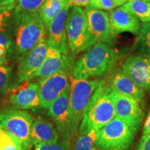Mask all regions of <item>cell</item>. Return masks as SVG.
I'll use <instances>...</instances> for the list:
<instances>
[{"instance_id": "e575fe53", "label": "cell", "mask_w": 150, "mask_h": 150, "mask_svg": "<svg viewBox=\"0 0 150 150\" xmlns=\"http://www.w3.org/2000/svg\"><path fill=\"white\" fill-rule=\"evenodd\" d=\"M14 1L15 0H0V6L13 4Z\"/></svg>"}, {"instance_id": "d6986e66", "label": "cell", "mask_w": 150, "mask_h": 150, "mask_svg": "<svg viewBox=\"0 0 150 150\" xmlns=\"http://www.w3.org/2000/svg\"><path fill=\"white\" fill-rule=\"evenodd\" d=\"M110 85L112 89L125 96L136 99L140 104H143L144 91L137 86L122 71L115 70L111 76Z\"/></svg>"}, {"instance_id": "7c38bea8", "label": "cell", "mask_w": 150, "mask_h": 150, "mask_svg": "<svg viewBox=\"0 0 150 150\" xmlns=\"http://www.w3.org/2000/svg\"><path fill=\"white\" fill-rule=\"evenodd\" d=\"M70 83V79L65 72H59L47 77L40 79L38 82V96L40 106L48 108Z\"/></svg>"}, {"instance_id": "6da1fadb", "label": "cell", "mask_w": 150, "mask_h": 150, "mask_svg": "<svg viewBox=\"0 0 150 150\" xmlns=\"http://www.w3.org/2000/svg\"><path fill=\"white\" fill-rule=\"evenodd\" d=\"M113 92L110 83L102 80L84 111L79 134L99 130L116 117Z\"/></svg>"}, {"instance_id": "5b68a950", "label": "cell", "mask_w": 150, "mask_h": 150, "mask_svg": "<svg viewBox=\"0 0 150 150\" xmlns=\"http://www.w3.org/2000/svg\"><path fill=\"white\" fill-rule=\"evenodd\" d=\"M134 142V134L120 119L115 117L98 130L95 146L100 150H128Z\"/></svg>"}, {"instance_id": "836d02e7", "label": "cell", "mask_w": 150, "mask_h": 150, "mask_svg": "<svg viewBox=\"0 0 150 150\" xmlns=\"http://www.w3.org/2000/svg\"><path fill=\"white\" fill-rule=\"evenodd\" d=\"M150 134V110L148 114V116L146 119L145 125H144L143 131H142V136Z\"/></svg>"}, {"instance_id": "9a60e30c", "label": "cell", "mask_w": 150, "mask_h": 150, "mask_svg": "<svg viewBox=\"0 0 150 150\" xmlns=\"http://www.w3.org/2000/svg\"><path fill=\"white\" fill-rule=\"evenodd\" d=\"M74 63L68 54H63L49 45L47 52L42 64L35 73L33 78L43 79L59 72H69Z\"/></svg>"}, {"instance_id": "e0dca14e", "label": "cell", "mask_w": 150, "mask_h": 150, "mask_svg": "<svg viewBox=\"0 0 150 150\" xmlns=\"http://www.w3.org/2000/svg\"><path fill=\"white\" fill-rule=\"evenodd\" d=\"M70 8V6L65 7L52 20L47 28L49 31L48 44L63 54H68L66 35V20Z\"/></svg>"}, {"instance_id": "2e32d148", "label": "cell", "mask_w": 150, "mask_h": 150, "mask_svg": "<svg viewBox=\"0 0 150 150\" xmlns=\"http://www.w3.org/2000/svg\"><path fill=\"white\" fill-rule=\"evenodd\" d=\"M108 14L113 35L124 32L136 33L141 28L142 25L138 18L122 6L110 11Z\"/></svg>"}, {"instance_id": "484cf974", "label": "cell", "mask_w": 150, "mask_h": 150, "mask_svg": "<svg viewBox=\"0 0 150 150\" xmlns=\"http://www.w3.org/2000/svg\"><path fill=\"white\" fill-rule=\"evenodd\" d=\"M13 8L14 4L10 5L0 6V33L5 32L6 30L8 21Z\"/></svg>"}, {"instance_id": "ba28073f", "label": "cell", "mask_w": 150, "mask_h": 150, "mask_svg": "<svg viewBox=\"0 0 150 150\" xmlns=\"http://www.w3.org/2000/svg\"><path fill=\"white\" fill-rule=\"evenodd\" d=\"M70 83L65 91L50 104L48 115L54 121L61 139L70 141L72 139V119L70 113Z\"/></svg>"}, {"instance_id": "d6a6232c", "label": "cell", "mask_w": 150, "mask_h": 150, "mask_svg": "<svg viewBox=\"0 0 150 150\" xmlns=\"http://www.w3.org/2000/svg\"><path fill=\"white\" fill-rule=\"evenodd\" d=\"M8 50V49L5 46L0 45V65H2L6 60Z\"/></svg>"}, {"instance_id": "4fadbf2b", "label": "cell", "mask_w": 150, "mask_h": 150, "mask_svg": "<svg viewBox=\"0 0 150 150\" xmlns=\"http://www.w3.org/2000/svg\"><path fill=\"white\" fill-rule=\"evenodd\" d=\"M48 47V40L45 36L22 59L18 69V76L20 82L33 79L35 73L45 59Z\"/></svg>"}, {"instance_id": "4dcf8cb0", "label": "cell", "mask_w": 150, "mask_h": 150, "mask_svg": "<svg viewBox=\"0 0 150 150\" xmlns=\"http://www.w3.org/2000/svg\"><path fill=\"white\" fill-rule=\"evenodd\" d=\"M70 6H88L91 0H67Z\"/></svg>"}, {"instance_id": "8992f818", "label": "cell", "mask_w": 150, "mask_h": 150, "mask_svg": "<svg viewBox=\"0 0 150 150\" xmlns=\"http://www.w3.org/2000/svg\"><path fill=\"white\" fill-rule=\"evenodd\" d=\"M20 24L17 31L16 46L22 55L31 50L46 36V27L38 12L20 14Z\"/></svg>"}, {"instance_id": "cb8c5ba5", "label": "cell", "mask_w": 150, "mask_h": 150, "mask_svg": "<svg viewBox=\"0 0 150 150\" xmlns=\"http://www.w3.org/2000/svg\"><path fill=\"white\" fill-rule=\"evenodd\" d=\"M46 0H18L17 12L21 13H32L38 12Z\"/></svg>"}, {"instance_id": "f546056e", "label": "cell", "mask_w": 150, "mask_h": 150, "mask_svg": "<svg viewBox=\"0 0 150 150\" xmlns=\"http://www.w3.org/2000/svg\"><path fill=\"white\" fill-rule=\"evenodd\" d=\"M136 150H150V134L142 136Z\"/></svg>"}, {"instance_id": "5bb4252c", "label": "cell", "mask_w": 150, "mask_h": 150, "mask_svg": "<svg viewBox=\"0 0 150 150\" xmlns=\"http://www.w3.org/2000/svg\"><path fill=\"white\" fill-rule=\"evenodd\" d=\"M8 100L13 107L21 110L35 109L40 106L38 85L30 80L12 88L8 93Z\"/></svg>"}, {"instance_id": "9c48e42d", "label": "cell", "mask_w": 150, "mask_h": 150, "mask_svg": "<svg viewBox=\"0 0 150 150\" xmlns=\"http://www.w3.org/2000/svg\"><path fill=\"white\" fill-rule=\"evenodd\" d=\"M85 11L88 26V48L99 42H110L114 35L110 27L108 13L89 6L86 7Z\"/></svg>"}, {"instance_id": "d4e9b609", "label": "cell", "mask_w": 150, "mask_h": 150, "mask_svg": "<svg viewBox=\"0 0 150 150\" xmlns=\"http://www.w3.org/2000/svg\"><path fill=\"white\" fill-rule=\"evenodd\" d=\"M129 0H91L89 6L101 11H112L120 7Z\"/></svg>"}, {"instance_id": "44dd1931", "label": "cell", "mask_w": 150, "mask_h": 150, "mask_svg": "<svg viewBox=\"0 0 150 150\" xmlns=\"http://www.w3.org/2000/svg\"><path fill=\"white\" fill-rule=\"evenodd\" d=\"M133 48L140 55L150 57V22L144 23L141 26Z\"/></svg>"}, {"instance_id": "1f68e13d", "label": "cell", "mask_w": 150, "mask_h": 150, "mask_svg": "<svg viewBox=\"0 0 150 150\" xmlns=\"http://www.w3.org/2000/svg\"><path fill=\"white\" fill-rule=\"evenodd\" d=\"M0 45L5 46L8 49L10 48L12 45V42L8 35L4 34L2 33H0Z\"/></svg>"}, {"instance_id": "d590c367", "label": "cell", "mask_w": 150, "mask_h": 150, "mask_svg": "<svg viewBox=\"0 0 150 150\" xmlns=\"http://www.w3.org/2000/svg\"><path fill=\"white\" fill-rule=\"evenodd\" d=\"M142 1H147V2H150V0H142Z\"/></svg>"}, {"instance_id": "f1b7e54d", "label": "cell", "mask_w": 150, "mask_h": 150, "mask_svg": "<svg viewBox=\"0 0 150 150\" xmlns=\"http://www.w3.org/2000/svg\"><path fill=\"white\" fill-rule=\"evenodd\" d=\"M14 141H18V140L15 139L13 137L9 135L2 128L0 127V150L4 149Z\"/></svg>"}, {"instance_id": "4316f807", "label": "cell", "mask_w": 150, "mask_h": 150, "mask_svg": "<svg viewBox=\"0 0 150 150\" xmlns=\"http://www.w3.org/2000/svg\"><path fill=\"white\" fill-rule=\"evenodd\" d=\"M70 141L61 139L55 143L43 144L35 146V150H69Z\"/></svg>"}, {"instance_id": "3957f363", "label": "cell", "mask_w": 150, "mask_h": 150, "mask_svg": "<svg viewBox=\"0 0 150 150\" xmlns=\"http://www.w3.org/2000/svg\"><path fill=\"white\" fill-rule=\"evenodd\" d=\"M101 79H78L70 77V113L72 119V139L77 136L78 129L88 104Z\"/></svg>"}, {"instance_id": "8fae6325", "label": "cell", "mask_w": 150, "mask_h": 150, "mask_svg": "<svg viewBox=\"0 0 150 150\" xmlns=\"http://www.w3.org/2000/svg\"><path fill=\"white\" fill-rule=\"evenodd\" d=\"M122 70L137 86L144 92H150V57L131 55L122 65Z\"/></svg>"}, {"instance_id": "603a6c76", "label": "cell", "mask_w": 150, "mask_h": 150, "mask_svg": "<svg viewBox=\"0 0 150 150\" xmlns=\"http://www.w3.org/2000/svg\"><path fill=\"white\" fill-rule=\"evenodd\" d=\"M98 130L93 129L84 134H79L74 140L72 150H96L95 146Z\"/></svg>"}, {"instance_id": "52a82bcc", "label": "cell", "mask_w": 150, "mask_h": 150, "mask_svg": "<svg viewBox=\"0 0 150 150\" xmlns=\"http://www.w3.org/2000/svg\"><path fill=\"white\" fill-rule=\"evenodd\" d=\"M68 46L76 54L88 49V26L86 11L81 7L72 6L66 20Z\"/></svg>"}, {"instance_id": "ac0fdd59", "label": "cell", "mask_w": 150, "mask_h": 150, "mask_svg": "<svg viewBox=\"0 0 150 150\" xmlns=\"http://www.w3.org/2000/svg\"><path fill=\"white\" fill-rule=\"evenodd\" d=\"M57 129L50 121L38 117L33 122L31 132V142L35 146L43 144L55 143L59 141Z\"/></svg>"}, {"instance_id": "ffe728a7", "label": "cell", "mask_w": 150, "mask_h": 150, "mask_svg": "<svg viewBox=\"0 0 150 150\" xmlns=\"http://www.w3.org/2000/svg\"><path fill=\"white\" fill-rule=\"evenodd\" d=\"M68 6L70 5L67 0H46L38 11L45 27L48 28L52 20Z\"/></svg>"}, {"instance_id": "7402d4cb", "label": "cell", "mask_w": 150, "mask_h": 150, "mask_svg": "<svg viewBox=\"0 0 150 150\" xmlns=\"http://www.w3.org/2000/svg\"><path fill=\"white\" fill-rule=\"evenodd\" d=\"M143 23L150 22V2L142 0H129L122 5Z\"/></svg>"}, {"instance_id": "7a4b0ae2", "label": "cell", "mask_w": 150, "mask_h": 150, "mask_svg": "<svg viewBox=\"0 0 150 150\" xmlns=\"http://www.w3.org/2000/svg\"><path fill=\"white\" fill-rule=\"evenodd\" d=\"M117 56L108 44L97 43L88 49L74 63L72 76L78 79H89L102 76L112 70Z\"/></svg>"}, {"instance_id": "30bf717a", "label": "cell", "mask_w": 150, "mask_h": 150, "mask_svg": "<svg viewBox=\"0 0 150 150\" xmlns=\"http://www.w3.org/2000/svg\"><path fill=\"white\" fill-rule=\"evenodd\" d=\"M113 96L116 117L126 124L133 134H136L140 130L144 117L140 103L115 91Z\"/></svg>"}, {"instance_id": "83f0119b", "label": "cell", "mask_w": 150, "mask_h": 150, "mask_svg": "<svg viewBox=\"0 0 150 150\" xmlns=\"http://www.w3.org/2000/svg\"><path fill=\"white\" fill-rule=\"evenodd\" d=\"M11 72L10 67L0 65V93L5 91L8 88Z\"/></svg>"}, {"instance_id": "277c9868", "label": "cell", "mask_w": 150, "mask_h": 150, "mask_svg": "<svg viewBox=\"0 0 150 150\" xmlns=\"http://www.w3.org/2000/svg\"><path fill=\"white\" fill-rule=\"evenodd\" d=\"M33 117L29 112L15 107L0 111V127L22 144L26 150H30Z\"/></svg>"}]
</instances>
